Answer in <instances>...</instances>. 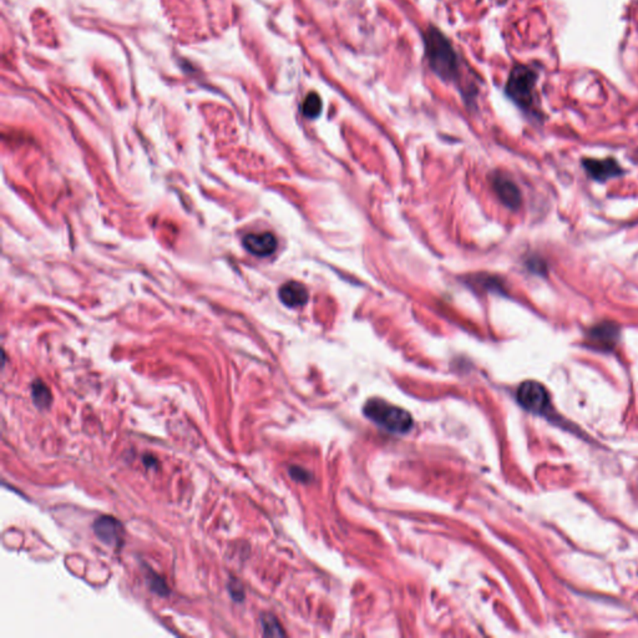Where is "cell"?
I'll return each mask as SVG.
<instances>
[{
  "label": "cell",
  "instance_id": "obj_1",
  "mask_svg": "<svg viewBox=\"0 0 638 638\" xmlns=\"http://www.w3.org/2000/svg\"><path fill=\"white\" fill-rule=\"evenodd\" d=\"M426 58L431 69L441 79L456 80L459 74V63L451 41L436 28L426 34Z\"/></svg>",
  "mask_w": 638,
  "mask_h": 638
},
{
  "label": "cell",
  "instance_id": "obj_2",
  "mask_svg": "<svg viewBox=\"0 0 638 638\" xmlns=\"http://www.w3.org/2000/svg\"><path fill=\"white\" fill-rule=\"evenodd\" d=\"M364 414L378 426L391 433L404 434L413 426V418L408 411L381 399L366 401Z\"/></svg>",
  "mask_w": 638,
  "mask_h": 638
},
{
  "label": "cell",
  "instance_id": "obj_3",
  "mask_svg": "<svg viewBox=\"0 0 638 638\" xmlns=\"http://www.w3.org/2000/svg\"><path fill=\"white\" fill-rule=\"evenodd\" d=\"M537 74L525 65H516L510 73L506 83V94L523 110H530L534 105V89Z\"/></svg>",
  "mask_w": 638,
  "mask_h": 638
},
{
  "label": "cell",
  "instance_id": "obj_4",
  "mask_svg": "<svg viewBox=\"0 0 638 638\" xmlns=\"http://www.w3.org/2000/svg\"><path fill=\"white\" fill-rule=\"evenodd\" d=\"M518 401L525 409L542 413L549 406V394L544 386L534 381H525L518 391Z\"/></svg>",
  "mask_w": 638,
  "mask_h": 638
},
{
  "label": "cell",
  "instance_id": "obj_5",
  "mask_svg": "<svg viewBox=\"0 0 638 638\" xmlns=\"http://www.w3.org/2000/svg\"><path fill=\"white\" fill-rule=\"evenodd\" d=\"M94 532L100 541L108 546L120 547L124 540V529L120 521L113 516H103L94 523Z\"/></svg>",
  "mask_w": 638,
  "mask_h": 638
},
{
  "label": "cell",
  "instance_id": "obj_6",
  "mask_svg": "<svg viewBox=\"0 0 638 638\" xmlns=\"http://www.w3.org/2000/svg\"><path fill=\"white\" fill-rule=\"evenodd\" d=\"M619 336V328L614 321H602L597 326H592L587 334L590 344L596 346L600 351H609L611 348H614Z\"/></svg>",
  "mask_w": 638,
  "mask_h": 638
},
{
  "label": "cell",
  "instance_id": "obj_7",
  "mask_svg": "<svg viewBox=\"0 0 638 638\" xmlns=\"http://www.w3.org/2000/svg\"><path fill=\"white\" fill-rule=\"evenodd\" d=\"M242 242L248 252L258 257H268L277 248V238L271 232L249 233Z\"/></svg>",
  "mask_w": 638,
  "mask_h": 638
},
{
  "label": "cell",
  "instance_id": "obj_8",
  "mask_svg": "<svg viewBox=\"0 0 638 638\" xmlns=\"http://www.w3.org/2000/svg\"><path fill=\"white\" fill-rule=\"evenodd\" d=\"M582 163L590 176L600 182L607 181L609 178L617 177L624 173V170L614 159H585Z\"/></svg>",
  "mask_w": 638,
  "mask_h": 638
},
{
  "label": "cell",
  "instance_id": "obj_9",
  "mask_svg": "<svg viewBox=\"0 0 638 638\" xmlns=\"http://www.w3.org/2000/svg\"><path fill=\"white\" fill-rule=\"evenodd\" d=\"M494 190L505 206L509 208L519 207L521 205V193L518 186L510 178L496 176L494 178Z\"/></svg>",
  "mask_w": 638,
  "mask_h": 638
},
{
  "label": "cell",
  "instance_id": "obj_10",
  "mask_svg": "<svg viewBox=\"0 0 638 638\" xmlns=\"http://www.w3.org/2000/svg\"><path fill=\"white\" fill-rule=\"evenodd\" d=\"M279 299L287 307H301L307 303V288L298 282L286 283L279 289Z\"/></svg>",
  "mask_w": 638,
  "mask_h": 638
},
{
  "label": "cell",
  "instance_id": "obj_11",
  "mask_svg": "<svg viewBox=\"0 0 638 638\" xmlns=\"http://www.w3.org/2000/svg\"><path fill=\"white\" fill-rule=\"evenodd\" d=\"M31 398L39 409H48L51 406V391L41 381H35L31 386Z\"/></svg>",
  "mask_w": 638,
  "mask_h": 638
},
{
  "label": "cell",
  "instance_id": "obj_12",
  "mask_svg": "<svg viewBox=\"0 0 638 638\" xmlns=\"http://www.w3.org/2000/svg\"><path fill=\"white\" fill-rule=\"evenodd\" d=\"M321 99L317 93H311L303 103V115L308 119H316L321 113Z\"/></svg>",
  "mask_w": 638,
  "mask_h": 638
},
{
  "label": "cell",
  "instance_id": "obj_13",
  "mask_svg": "<svg viewBox=\"0 0 638 638\" xmlns=\"http://www.w3.org/2000/svg\"><path fill=\"white\" fill-rule=\"evenodd\" d=\"M148 581H149L150 589L151 591H154L155 594L160 595V596H168L170 594L165 580L161 579L159 575L154 574L151 570H150V574L148 576Z\"/></svg>",
  "mask_w": 638,
  "mask_h": 638
},
{
  "label": "cell",
  "instance_id": "obj_14",
  "mask_svg": "<svg viewBox=\"0 0 638 638\" xmlns=\"http://www.w3.org/2000/svg\"><path fill=\"white\" fill-rule=\"evenodd\" d=\"M263 632L266 636H283V631L277 622V619L272 616H266L262 619Z\"/></svg>",
  "mask_w": 638,
  "mask_h": 638
},
{
  "label": "cell",
  "instance_id": "obj_15",
  "mask_svg": "<svg viewBox=\"0 0 638 638\" xmlns=\"http://www.w3.org/2000/svg\"><path fill=\"white\" fill-rule=\"evenodd\" d=\"M228 591H230V594L232 596L233 600L235 601H243V597H245V594H243L242 587H241V585L238 584L237 581H235L233 580L231 584L228 585Z\"/></svg>",
  "mask_w": 638,
  "mask_h": 638
},
{
  "label": "cell",
  "instance_id": "obj_16",
  "mask_svg": "<svg viewBox=\"0 0 638 638\" xmlns=\"http://www.w3.org/2000/svg\"><path fill=\"white\" fill-rule=\"evenodd\" d=\"M144 463L145 464H146V466H149V468L150 466L158 465V463H156V461H154V458H153V456H145Z\"/></svg>",
  "mask_w": 638,
  "mask_h": 638
}]
</instances>
